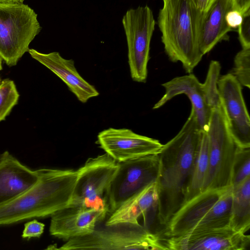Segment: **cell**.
Wrapping results in <instances>:
<instances>
[{"label":"cell","mask_w":250,"mask_h":250,"mask_svg":"<svg viewBox=\"0 0 250 250\" xmlns=\"http://www.w3.org/2000/svg\"><path fill=\"white\" fill-rule=\"evenodd\" d=\"M203 130L191 110L177 134L158 154L159 169L157 179V219L165 226L184 202Z\"/></svg>","instance_id":"cell-1"},{"label":"cell","mask_w":250,"mask_h":250,"mask_svg":"<svg viewBox=\"0 0 250 250\" xmlns=\"http://www.w3.org/2000/svg\"><path fill=\"white\" fill-rule=\"evenodd\" d=\"M31 188L0 206V225L51 216L71 202L78 170L41 168Z\"/></svg>","instance_id":"cell-2"},{"label":"cell","mask_w":250,"mask_h":250,"mask_svg":"<svg viewBox=\"0 0 250 250\" xmlns=\"http://www.w3.org/2000/svg\"><path fill=\"white\" fill-rule=\"evenodd\" d=\"M158 25L165 51L172 62H180L191 73L202 60L198 41L201 11L196 0H162Z\"/></svg>","instance_id":"cell-3"},{"label":"cell","mask_w":250,"mask_h":250,"mask_svg":"<svg viewBox=\"0 0 250 250\" xmlns=\"http://www.w3.org/2000/svg\"><path fill=\"white\" fill-rule=\"evenodd\" d=\"M73 238L58 248L71 250H167L162 237L142 226L120 224Z\"/></svg>","instance_id":"cell-4"},{"label":"cell","mask_w":250,"mask_h":250,"mask_svg":"<svg viewBox=\"0 0 250 250\" xmlns=\"http://www.w3.org/2000/svg\"><path fill=\"white\" fill-rule=\"evenodd\" d=\"M41 30L37 14L28 5L0 3V56L7 65L17 64Z\"/></svg>","instance_id":"cell-5"},{"label":"cell","mask_w":250,"mask_h":250,"mask_svg":"<svg viewBox=\"0 0 250 250\" xmlns=\"http://www.w3.org/2000/svg\"><path fill=\"white\" fill-rule=\"evenodd\" d=\"M206 132L208 166L201 192L231 186L232 169L238 147L229 130L221 106L212 110Z\"/></svg>","instance_id":"cell-6"},{"label":"cell","mask_w":250,"mask_h":250,"mask_svg":"<svg viewBox=\"0 0 250 250\" xmlns=\"http://www.w3.org/2000/svg\"><path fill=\"white\" fill-rule=\"evenodd\" d=\"M118 167V162L106 153L89 158L77 170V179L69 205L109 212L108 189Z\"/></svg>","instance_id":"cell-7"},{"label":"cell","mask_w":250,"mask_h":250,"mask_svg":"<svg viewBox=\"0 0 250 250\" xmlns=\"http://www.w3.org/2000/svg\"><path fill=\"white\" fill-rule=\"evenodd\" d=\"M132 79L145 83L147 77L150 44L155 28L153 12L147 5L128 10L122 19Z\"/></svg>","instance_id":"cell-8"},{"label":"cell","mask_w":250,"mask_h":250,"mask_svg":"<svg viewBox=\"0 0 250 250\" xmlns=\"http://www.w3.org/2000/svg\"><path fill=\"white\" fill-rule=\"evenodd\" d=\"M159 169L158 154L118 162L108 189V213L111 214L129 198L156 182Z\"/></svg>","instance_id":"cell-9"},{"label":"cell","mask_w":250,"mask_h":250,"mask_svg":"<svg viewBox=\"0 0 250 250\" xmlns=\"http://www.w3.org/2000/svg\"><path fill=\"white\" fill-rule=\"evenodd\" d=\"M217 87L229 130L241 147H250V118L242 85L230 73L219 77Z\"/></svg>","instance_id":"cell-10"},{"label":"cell","mask_w":250,"mask_h":250,"mask_svg":"<svg viewBox=\"0 0 250 250\" xmlns=\"http://www.w3.org/2000/svg\"><path fill=\"white\" fill-rule=\"evenodd\" d=\"M167 250H246L250 236L230 227L189 232L183 235L163 238Z\"/></svg>","instance_id":"cell-11"},{"label":"cell","mask_w":250,"mask_h":250,"mask_svg":"<svg viewBox=\"0 0 250 250\" xmlns=\"http://www.w3.org/2000/svg\"><path fill=\"white\" fill-rule=\"evenodd\" d=\"M97 138L100 147L117 162L158 154L163 145L127 128H109L100 132Z\"/></svg>","instance_id":"cell-12"},{"label":"cell","mask_w":250,"mask_h":250,"mask_svg":"<svg viewBox=\"0 0 250 250\" xmlns=\"http://www.w3.org/2000/svg\"><path fill=\"white\" fill-rule=\"evenodd\" d=\"M108 211L68 205L51 215V235L65 240L92 233Z\"/></svg>","instance_id":"cell-13"},{"label":"cell","mask_w":250,"mask_h":250,"mask_svg":"<svg viewBox=\"0 0 250 250\" xmlns=\"http://www.w3.org/2000/svg\"><path fill=\"white\" fill-rule=\"evenodd\" d=\"M162 85L165 89V93L152 108L158 109L174 97L184 94L190 101L191 110L194 114L198 125L203 131H206L213 109L208 104L203 83L191 73L175 77Z\"/></svg>","instance_id":"cell-14"},{"label":"cell","mask_w":250,"mask_h":250,"mask_svg":"<svg viewBox=\"0 0 250 250\" xmlns=\"http://www.w3.org/2000/svg\"><path fill=\"white\" fill-rule=\"evenodd\" d=\"M158 210V194L156 182H153L123 203L110 214L106 226L120 224L141 226L138 219L143 216L144 228L149 230ZM150 231V230H149Z\"/></svg>","instance_id":"cell-15"},{"label":"cell","mask_w":250,"mask_h":250,"mask_svg":"<svg viewBox=\"0 0 250 250\" xmlns=\"http://www.w3.org/2000/svg\"><path fill=\"white\" fill-rule=\"evenodd\" d=\"M233 10V0H208L201 11L198 22V41L201 53L204 55L219 42L229 39L232 29L228 25L226 16Z\"/></svg>","instance_id":"cell-16"},{"label":"cell","mask_w":250,"mask_h":250,"mask_svg":"<svg viewBox=\"0 0 250 250\" xmlns=\"http://www.w3.org/2000/svg\"><path fill=\"white\" fill-rule=\"evenodd\" d=\"M227 188L206 190L184 203L165 226L161 234L167 238L191 231Z\"/></svg>","instance_id":"cell-17"},{"label":"cell","mask_w":250,"mask_h":250,"mask_svg":"<svg viewBox=\"0 0 250 250\" xmlns=\"http://www.w3.org/2000/svg\"><path fill=\"white\" fill-rule=\"evenodd\" d=\"M37 170L21 163L8 151L0 155V206L16 198L39 179Z\"/></svg>","instance_id":"cell-18"},{"label":"cell","mask_w":250,"mask_h":250,"mask_svg":"<svg viewBox=\"0 0 250 250\" xmlns=\"http://www.w3.org/2000/svg\"><path fill=\"white\" fill-rule=\"evenodd\" d=\"M28 52L33 59L58 76L80 102L86 103L99 95L96 88L79 74L73 60L62 58L58 52L45 54L29 49Z\"/></svg>","instance_id":"cell-19"},{"label":"cell","mask_w":250,"mask_h":250,"mask_svg":"<svg viewBox=\"0 0 250 250\" xmlns=\"http://www.w3.org/2000/svg\"><path fill=\"white\" fill-rule=\"evenodd\" d=\"M250 227V176L232 187L231 216L229 227L245 233Z\"/></svg>","instance_id":"cell-20"},{"label":"cell","mask_w":250,"mask_h":250,"mask_svg":"<svg viewBox=\"0 0 250 250\" xmlns=\"http://www.w3.org/2000/svg\"><path fill=\"white\" fill-rule=\"evenodd\" d=\"M232 199L231 186L189 232L229 227Z\"/></svg>","instance_id":"cell-21"},{"label":"cell","mask_w":250,"mask_h":250,"mask_svg":"<svg viewBox=\"0 0 250 250\" xmlns=\"http://www.w3.org/2000/svg\"><path fill=\"white\" fill-rule=\"evenodd\" d=\"M208 166V138L206 131H203L192 174L185 191L184 203L201 193Z\"/></svg>","instance_id":"cell-22"},{"label":"cell","mask_w":250,"mask_h":250,"mask_svg":"<svg viewBox=\"0 0 250 250\" xmlns=\"http://www.w3.org/2000/svg\"><path fill=\"white\" fill-rule=\"evenodd\" d=\"M221 66L219 62H210L205 81L203 83L204 90L209 106L212 109L221 106L217 83Z\"/></svg>","instance_id":"cell-23"},{"label":"cell","mask_w":250,"mask_h":250,"mask_svg":"<svg viewBox=\"0 0 250 250\" xmlns=\"http://www.w3.org/2000/svg\"><path fill=\"white\" fill-rule=\"evenodd\" d=\"M250 176V147L238 146L233 163L231 185L234 188Z\"/></svg>","instance_id":"cell-24"},{"label":"cell","mask_w":250,"mask_h":250,"mask_svg":"<svg viewBox=\"0 0 250 250\" xmlns=\"http://www.w3.org/2000/svg\"><path fill=\"white\" fill-rule=\"evenodd\" d=\"M20 95L12 80L5 79L0 85V122L4 120L17 104Z\"/></svg>","instance_id":"cell-25"},{"label":"cell","mask_w":250,"mask_h":250,"mask_svg":"<svg viewBox=\"0 0 250 250\" xmlns=\"http://www.w3.org/2000/svg\"><path fill=\"white\" fill-rule=\"evenodd\" d=\"M232 74L241 85L250 88V48H242L236 54Z\"/></svg>","instance_id":"cell-26"},{"label":"cell","mask_w":250,"mask_h":250,"mask_svg":"<svg viewBox=\"0 0 250 250\" xmlns=\"http://www.w3.org/2000/svg\"><path fill=\"white\" fill-rule=\"evenodd\" d=\"M238 29V38L242 48H250V9L243 15L242 21Z\"/></svg>","instance_id":"cell-27"},{"label":"cell","mask_w":250,"mask_h":250,"mask_svg":"<svg viewBox=\"0 0 250 250\" xmlns=\"http://www.w3.org/2000/svg\"><path fill=\"white\" fill-rule=\"evenodd\" d=\"M45 225L36 219L28 222L24 225L21 236L29 239L33 237H40L44 231Z\"/></svg>","instance_id":"cell-28"},{"label":"cell","mask_w":250,"mask_h":250,"mask_svg":"<svg viewBox=\"0 0 250 250\" xmlns=\"http://www.w3.org/2000/svg\"><path fill=\"white\" fill-rule=\"evenodd\" d=\"M242 20L243 15L235 10L229 11L226 16L227 23L232 30L238 28L241 23Z\"/></svg>","instance_id":"cell-29"},{"label":"cell","mask_w":250,"mask_h":250,"mask_svg":"<svg viewBox=\"0 0 250 250\" xmlns=\"http://www.w3.org/2000/svg\"><path fill=\"white\" fill-rule=\"evenodd\" d=\"M233 10L239 12L242 15L250 9V0H233Z\"/></svg>","instance_id":"cell-30"},{"label":"cell","mask_w":250,"mask_h":250,"mask_svg":"<svg viewBox=\"0 0 250 250\" xmlns=\"http://www.w3.org/2000/svg\"><path fill=\"white\" fill-rule=\"evenodd\" d=\"M197 6L201 11H202L207 5L208 0H196Z\"/></svg>","instance_id":"cell-31"},{"label":"cell","mask_w":250,"mask_h":250,"mask_svg":"<svg viewBox=\"0 0 250 250\" xmlns=\"http://www.w3.org/2000/svg\"><path fill=\"white\" fill-rule=\"evenodd\" d=\"M24 0H0L1 3H21Z\"/></svg>","instance_id":"cell-32"},{"label":"cell","mask_w":250,"mask_h":250,"mask_svg":"<svg viewBox=\"0 0 250 250\" xmlns=\"http://www.w3.org/2000/svg\"><path fill=\"white\" fill-rule=\"evenodd\" d=\"M2 59L0 56V71L2 69Z\"/></svg>","instance_id":"cell-33"},{"label":"cell","mask_w":250,"mask_h":250,"mask_svg":"<svg viewBox=\"0 0 250 250\" xmlns=\"http://www.w3.org/2000/svg\"><path fill=\"white\" fill-rule=\"evenodd\" d=\"M1 83V79L0 78V85Z\"/></svg>","instance_id":"cell-34"}]
</instances>
